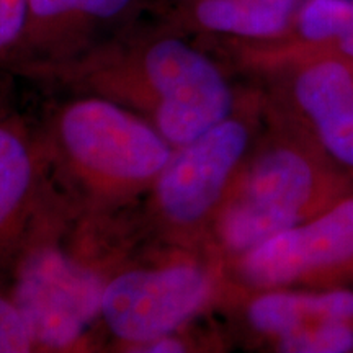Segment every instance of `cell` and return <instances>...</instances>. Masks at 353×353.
I'll return each instance as SVG.
<instances>
[{
  "label": "cell",
  "instance_id": "cell-2",
  "mask_svg": "<svg viewBox=\"0 0 353 353\" xmlns=\"http://www.w3.org/2000/svg\"><path fill=\"white\" fill-rule=\"evenodd\" d=\"M316 190V169L301 152L280 148L263 154L224 211L221 239L234 252H249L275 234L301 224Z\"/></svg>",
  "mask_w": 353,
  "mask_h": 353
},
{
  "label": "cell",
  "instance_id": "cell-5",
  "mask_svg": "<svg viewBox=\"0 0 353 353\" xmlns=\"http://www.w3.org/2000/svg\"><path fill=\"white\" fill-rule=\"evenodd\" d=\"M100 276L56 250L33 255L21 272L17 303L33 341L64 348L76 343L101 312Z\"/></svg>",
  "mask_w": 353,
  "mask_h": 353
},
{
  "label": "cell",
  "instance_id": "cell-1",
  "mask_svg": "<svg viewBox=\"0 0 353 353\" xmlns=\"http://www.w3.org/2000/svg\"><path fill=\"white\" fill-rule=\"evenodd\" d=\"M61 139L83 170L118 183L159 176L172 157L161 131L103 100L70 105L61 118Z\"/></svg>",
  "mask_w": 353,
  "mask_h": 353
},
{
  "label": "cell",
  "instance_id": "cell-3",
  "mask_svg": "<svg viewBox=\"0 0 353 353\" xmlns=\"http://www.w3.org/2000/svg\"><path fill=\"white\" fill-rule=\"evenodd\" d=\"M145 76L159 95L157 128L172 145H185L228 120L232 94L219 69L179 39L148 51Z\"/></svg>",
  "mask_w": 353,
  "mask_h": 353
},
{
  "label": "cell",
  "instance_id": "cell-11",
  "mask_svg": "<svg viewBox=\"0 0 353 353\" xmlns=\"http://www.w3.org/2000/svg\"><path fill=\"white\" fill-rule=\"evenodd\" d=\"M293 21L304 50L321 46L353 32V0H303Z\"/></svg>",
  "mask_w": 353,
  "mask_h": 353
},
{
  "label": "cell",
  "instance_id": "cell-13",
  "mask_svg": "<svg viewBox=\"0 0 353 353\" xmlns=\"http://www.w3.org/2000/svg\"><path fill=\"white\" fill-rule=\"evenodd\" d=\"M281 352L288 353H347L353 350L350 321H322L278 339Z\"/></svg>",
  "mask_w": 353,
  "mask_h": 353
},
{
  "label": "cell",
  "instance_id": "cell-10",
  "mask_svg": "<svg viewBox=\"0 0 353 353\" xmlns=\"http://www.w3.org/2000/svg\"><path fill=\"white\" fill-rule=\"evenodd\" d=\"M196 19L211 32L244 38H275L288 32L294 17L257 0H201Z\"/></svg>",
  "mask_w": 353,
  "mask_h": 353
},
{
  "label": "cell",
  "instance_id": "cell-6",
  "mask_svg": "<svg viewBox=\"0 0 353 353\" xmlns=\"http://www.w3.org/2000/svg\"><path fill=\"white\" fill-rule=\"evenodd\" d=\"M353 263V196L244 254L242 272L254 285L276 288Z\"/></svg>",
  "mask_w": 353,
  "mask_h": 353
},
{
  "label": "cell",
  "instance_id": "cell-9",
  "mask_svg": "<svg viewBox=\"0 0 353 353\" xmlns=\"http://www.w3.org/2000/svg\"><path fill=\"white\" fill-rule=\"evenodd\" d=\"M353 291L329 290L324 293L272 291L254 299L249 321L259 332L281 339L322 321H352Z\"/></svg>",
  "mask_w": 353,
  "mask_h": 353
},
{
  "label": "cell",
  "instance_id": "cell-14",
  "mask_svg": "<svg viewBox=\"0 0 353 353\" xmlns=\"http://www.w3.org/2000/svg\"><path fill=\"white\" fill-rule=\"evenodd\" d=\"M131 0H30V10L41 19L83 13V15L110 19L125 10Z\"/></svg>",
  "mask_w": 353,
  "mask_h": 353
},
{
  "label": "cell",
  "instance_id": "cell-18",
  "mask_svg": "<svg viewBox=\"0 0 353 353\" xmlns=\"http://www.w3.org/2000/svg\"><path fill=\"white\" fill-rule=\"evenodd\" d=\"M143 347L141 348V352H154V353H159V352H183V345L180 343L179 341H172L169 339V335H165V337H159L156 341H151L148 343H143Z\"/></svg>",
  "mask_w": 353,
  "mask_h": 353
},
{
  "label": "cell",
  "instance_id": "cell-16",
  "mask_svg": "<svg viewBox=\"0 0 353 353\" xmlns=\"http://www.w3.org/2000/svg\"><path fill=\"white\" fill-rule=\"evenodd\" d=\"M28 8L30 0H0V50L19 37Z\"/></svg>",
  "mask_w": 353,
  "mask_h": 353
},
{
  "label": "cell",
  "instance_id": "cell-4",
  "mask_svg": "<svg viewBox=\"0 0 353 353\" xmlns=\"http://www.w3.org/2000/svg\"><path fill=\"white\" fill-rule=\"evenodd\" d=\"M208 294L210 278L195 265L132 270L105 285L101 316L117 337L143 345L185 324Z\"/></svg>",
  "mask_w": 353,
  "mask_h": 353
},
{
  "label": "cell",
  "instance_id": "cell-12",
  "mask_svg": "<svg viewBox=\"0 0 353 353\" xmlns=\"http://www.w3.org/2000/svg\"><path fill=\"white\" fill-rule=\"evenodd\" d=\"M32 161L25 144L0 128V226L19 208L32 183Z\"/></svg>",
  "mask_w": 353,
  "mask_h": 353
},
{
  "label": "cell",
  "instance_id": "cell-19",
  "mask_svg": "<svg viewBox=\"0 0 353 353\" xmlns=\"http://www.w3.org/2000/svg\"><path fill=\"white\" fill-rule=\"evenodd\" d=\"M257 2L270 8H275L278 12H283L290 17H294V13H296L298 7L301 6L303 0H257Z\"/></svg>",
  "mask_w": 353,
  "mask_h": 353
},
{
  "label": "cell",
  "instance_id": "cell-7",
  "mask_svg": "<svg viewBox=\"0 0 353 353\" xmlns=\"http://www.w3.org/2000/svg\"><path fill=\"white\" fill-rule=\"evenodd\" d=\"M249 144L244 123L224 120L180 145L157 176V198L167 218L190 224L218 203Z\"/></svg>",
  "mask_w": 353,
  "mask_h": 353
},
{
  "label": "cell",
  "instance_id": "cell-15",
  "mask_svg": "<svg viewBox=\"0 0 353 353\" xmlns=\"http://www.w3.org/2000/svg\"><path fill=\"white\" fill-rule=\"evenodd\" d=\"M33 337L19 307L0 299V353L30 352Z\"/></svg>",
  "mask_w": 353,
  "mask_h": 353
},
{
  "label": "cell",
  "instance_id": "cell-8",
  "mask_svg": "<svg viewBox=\"0 0 353 353\" xmlns=\"http://www.w3.org/2000/svg\"><path fill=\"white\" fill-rule=\"evenodd\" d=\"M294 95L325 151L353 169V64L341 57L306 59Z\"/></svg>",
  "mask_w": 353,
  "mask_h": 353
},
{
  "label": "cell",
  "instance_id": "cell-17",
  "mask_svg": "<svg viewBox=\"0 0 353 353\" xmlns=\"http://www.w3.org/2000/svg\"><path fill=\"white\" fill-rule=\"evenodd\" d=\"M309 57H341L353 64V32L309 51Z\"/></svg>",
  "mask_w": 353,
  "mask_h": 353
}]
</instances>
